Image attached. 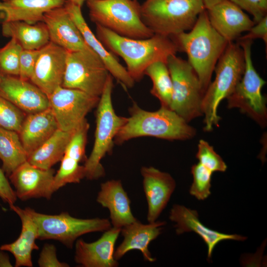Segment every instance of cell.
I'll return each mask as SVG.
<instances>
[{
  "label": "cell",
  "instance_id": "cell-1",
  "mask_svg": "<svg viewBox=\"0 0 267 267\" xmlns=\"http://www.w3.org/2000/svg\"><path fill=\"white\" fill-rule=\"evenodd\" d=\"M95 36L107 50L123 58L134 82L142 78L150 65L156 62L167 63L169 56L179 51L171 37L158 34L144 39H132L96 25Z\"/></svg>",
  "mask_w": 267,
  "mask_h": 267
},
{
  "label": "cell",
  "instance_id": "cell-2",
  "mask_svg": "<svg viewBox=\"0 0 267 267\" xmlns=\"http://www.w3.org/2000/svg\"><path fill=\"white\" fill-rule=\"evenodd\" d=\"M170 37L179 51L186 53L187 61L196 72L205 93L211 82L217 62L228 42L212 26L206 9L200 13L189 32Z\"/></svg>",
  "mask_w": 267,
  "mask_h": 267
},
{
  "label": "cell",
  "instance_id": "cell-3",
  "mask_svg": "<svg viewBox=\"0 0 267 267\" xmlns=\"http://www.w3.org/2000/svg\"><path fill=\"white\" fill-rule=\"evenodd\" d=\"M130 116L114 138L121 145L133 138L152 136L168 140H184L193 137L196 130L174 111L161 107L148 111L133 102Z\"/></svg>",
  "mask_w": 267,
  "mask_h": 267
},
{
  "label": "cell",
  "instance_id": "cell-4",
  "mask_svg": "<svg viewBox=\"0 0 267 267\" xmlns=\"http://www.w3.org/2000/svg\"><path fill=\"white\" fill-rule=\"evenodd\" d=\"M245 69L244 52L239 43L229 42L216 65L215 78L206 90L202 100L204 116V130L210 132L218 126L221 117L218 114L221 102L234 90Z\"/></svg>",
  "mask_w": 267,
  "mask_h": 267
},
{
  "label": "cell",
  "instance_id": "cell-5",
  "mask_svg": "<svg viewBox=\"0 0 267 267\" xmlns=\"http://www.w3.org/2000/svg\"><path fill=\"white\" fill-rule=\"evenodd\" d=\"M205 9L202 0H146L141 17L154 34L171 37L190 30Z\"/></svg>",
  "mask_w": 267,
  "mask_h": 267
},
{
  "label": "cell",
  "instance_id": "cell-6",
  "mask_svg": "<svg viewBox=\"0 0 267 267\" xmlns=\"http://www.w3.org/2000/svg\"><path fill=\"white\" fill-rule=\"evenodd\" d=\"M113 88V77L110 74L97 105L93 146L84 165L85 178L88 179H97L105 175L101 160L106 154L112 153L114 138L128 120L127 117L118 116L114 109Z\"/></svg>",
  "mask_w": 267,
  "mask_h": 267
},
{
  "label": "cell",
  "instance_id": "cell-7",
  "mask_svg": "<svg viewBox=\"0 0 267 267\" xmlns=\"http://www.w3.org/2000/svg\"><path fill=\"white\" fill-rule=\"evenodd\" d=\"M91 21L121 36L144 39L154 34L143 22L137 0H87Z\"/></svg>",
  "mask_w": 267,
  "mask_h": 267
},
{
  "label": "cell",
  "instance_id": "cell-8",
  "mask_svg": "<svg viewBox=\"0 0 267 267\" xmlns=\"http://www.w3.org/2000/svg\"><path fill=\"white\" fill-rule=\"evenodd\" d=\"M166 64L173 84L171 109L187 123L203 116L204 92L192 67L176 55L169 56Z\"/></svg>",
  "mask_w": 267,
  "mask_h": 267
},
{
  "label": "cell",
  "instance_id": "cell-9",
  "mask_svg": "<svg viewBox=\"0 0 267 267\" xmlns=\"http://www.w3.org/2000/svg\"><path fill=\"white\" fill-rule=\"evenodd\" d=\"M35 222L38 239L56 240L69 248L82 235L93 232H104L112 227L110 221L105 218L79 219L63 212L47 215L25 208Z\"/></svg>",
  "mask_w": 267,
  "mask_h": 267
},
{
  "label": "cell",
  "instance_id": "cell-10",
  "mask_svg": "<svg viewBox=\"0 0 267 267\" xmlns=\"http://www.w3.org/2000/svg\"><path fill=\"white\" fill-rule=\"evenodd\" d=\"M244 56L245 69L242 77L233 92L226 98L229 108H237L261 127L267 121L266 99L262 93L266 81L256 71L252 60L253 41H237Z\"/></svg>",
  "mask_w": 267,
  "mask_h": 267
},
{
  "label": "cell",
  "instance_id": "cell-11",
  "mask_svg": "<svg viewBox=\"0 0 267 267\" xmlns=\"http://www.w3.org/2000/svg\"><path fill=\"white\" fill-rule=\"evenodd\" d=\"M109 74L103 62L92 50L67 51L62 86L99 97Z\"/></svg>",
  "mask_w": 267,
  "mask_h": 267
},
{
  "label": "cell",
  "instance_id": "cell-12",
  "mask_svg": "<svg viewBox=\"0 0 267 267\" xmlns=\"http://www.w3.org/2000/svg\"><path fill=\"white\" fill-rule=\"evenodd\" d=\"M48 97L59 129L66 132L75 131L88 113L97 105L100 98L62 86Z\"/></svg>",
  "mask_w": 267,
  "mask_h": 267
},
{
  "label": "cell",
  "instance_id": "cell-13",
  "mask_svg": "<svg viewBox=\"0 0 267 267\" xmlns=\"http://www.w3.org/2000/svg\"><path fill=\"white\" fill-rule=\"evenodd\" d=\"M67 50L49 41L40 49L30 81L48 97L62 86L65 71Z\"/></svg>",
  "mask_w": 267,
  "mask_h": 267
},
{
  "label": "cell",
  "instance_id": "cell-14",
  "mask_svg": "<svg viewBox=\"0 0 267 267\" xmlns=\"http://www.w3.org/2000/svg\"><path fill=\"white\" fill-rule=\"evenodd\" d=\"M89 124L86 119L76 129L61 160L59 170L54 175L53 189L58 190L68 183H79L85 178L84 165Z\"/></svg>",
  "mask_w": 267,
  "mask_h": 267
},
{
  "label": "cell",
  "instance_id": "cell-15",
  "mask_svg": "<svg viewBox=\"0 0 267 267\" xmlns=\"http://www.w3.org/2000/svg\"><path fill=\"white\" fill-rule=\"evenodd\" d=\"M55 171L34 166L27 161L19 166L9 176L17 198L22 200L44 198L49 199L53 192Z\"/></svg>",
  "mask_w": 267,
  "mask_h": 267
},
{
  "label": "cell",
  "instance_id": "cell-16",
  "mask_svg": "<svg viewBox=\"0 0 267 267\" xmlns=\"http://www.w3.org/2000/svg\"><path fill=\"white\" fill-rule=\"evenodd\" d=\"M0 95L28 114L50 107L48 96L40 88L18 77L1 76Z\"/></svg>",
  "mask_w": 267,
  "mask_h": 267
},
{
  "label": "cell",
  "instance_id": "cell-17",
  "mask_svg": "<svg viewBox=\"0 0 267 267\" xmlns=\"http://www.w3.org/2000/svg\"><path fill=\"white\" fill-rule=\"evenodd\" d=\"M64 6L81 32L87 44L103 62L109 73L125 88H132L134 81L115 55L107 50L92 32L86 22L81 6L65 1Z\"/></svg>",
  "mask_w": 267,
  "mask_h": 267
},
{
  "label": "cell",
  "instance_id": "cell-18",
  "mask_svg": "<svg viewBox=\"0 0 267 267\" xmlns=\"http://www.w3.org/2000/svg\"><path fill=\"white\" fill-rule=\"evenodd\" d=\"M140 173L148 205L147 220L153 222L167 206L176 188V181L170 174L151 166L142 167Z\"/></svg>",
  "mask_w": 267,
  "mask_h": 267
},
{
  "label": "cell",
  "instance_id": "cell-19",
  "mask_svg": "<svg viewBox=\"0 0 267 267\" xmlns=\"http://www.w3.org/2000/svg\"><path fill=\"white\" fill-rule=\"evenodd\" d=\"M50 42L67 51L92 50L87 44L64 5L46 12L43 18Z\"/></svg>",
  "mask_w": 267,
  "mask_h": 267
},
{
  "label": "cell",
  "instance_id": "cell-20",
  "mask_svg": "<svg viewBox=\"0 0 267 267\" xmlns=\"http://www.w3.org/2000/svg\"><path fill=\"white\" fill-rule=\"evenodd\" d=\"M121 228L112 227L103 232L96 241L88 243L82 239L75 244L74 260L84 267H117L114 258V247Z\"/></svg>",
  "mask_w": 267,
  "mask_h": 267
},
{
  "label": "cell",
  "instance_id": "cell-21",
  "mask_svg": "<svg viewBox=\"0 0 267 267\" xmlns=\"http://www.w3.org/2000/svg\"><path fill=\"white\" fill-rule=\"evenodd\" d=\"M169 219L176 222L175 227L178 235L188 232H194L205 242L208 248V259L212 258L216 245L223 240L245 241L247 237L239 234H229L220 232L208 228L199 221L197 211L183 205H173L170 212Z\"/></svg>",
  "mask_w": 267,
  "mask_h": 267
},
{
  "label": "cell",
  "instance_id": "cell-22",
  "mask_svg": "<svg viewBox=\"0 0 267 267\" xmlns=\"http://www.w3.org/2000/svg\"><path fill=\"white\" fill-rule=\"evenodd\" d=\"M206 10L212 26L228 43L237 40L242 33L249 31L255 24L229 0H224Z\"/></svg>",
  "mask_w": 267,
  "mask_h": 267
},
{
  "label": "cell",
  "instance_id": "cell-23",
  "mask_svg": "<svg viewBox=\"0 0 267 267\" xmlns=\"http://www.w3.org/2000/svg\"><path fill=\"white\" fill-rule=\"evenodd\" d=\"M165 221H155L143 224L137 220L121 228L123 242L114 251V258L118 261L127 252L133 250L140 251L145 261L154 262L156 259L152 257L148 249L150 243L161 233Z\"/></svg>",
  "mask_w": 267,
  "mask_h": 267
},
{
  "label": "cell",
  "instance_id": "cell-24",
  "mask_svg": "<svg viewBox=\"0 0 267 267\" xmlns=\"http://www.w3.org/2000/svg\"><path fill=\"white\" fill-rule=\"evenodd\" d=\"M96 201L108 209L112 227L121 228L136 220L131 211L130 199L120 180L112 179L102 183Z\"/></svg>",
  "mask_w": 267,
  "mask_h": 267
},
{
  "label": "cell",
  "instance_id": "cell-25",
  "mask_svg": "<svg viewBox=\"0 0 267 267\" xmlns=\"http://www.w3.org/2000/svg\"><path fill=\"white\" fill-rule=\"evenodd\" d=\"M58 129L57 121L50 107L42 111L28 114L18 133L28 156Z\"/></svg>",
  "mask_w": 267,
  "mask_h": 267
},
{
  "label": "cell",
  "instance_id": "cell-26",
  "mask_svg": "<svg viewBox=\"0 0 267 267\" xmlns=\"http://www.w3.org/2000/svg\"><path fill=\"white\" fill-rule=\"evenodd\" d=\"M9 206L21 219V231L15 241L1 245L0 249L12 254L15 259L16 267H31L33 266L32 251L39 249V247L36 244V240L38 239L37 225L25 209H21L14 204Z\"/></svg>",
  "mask_w": 267,
  "mask_h": 267
},
{
  "label": "cell",
  "instance_id": "cell-27",
  "mask_svg": "<svg viewBox=\"0 0 267 267\" xmlns=\"http://www.w3.org/2000/svg\"><path fill=\"white\" fill-rule=\"evenodd\" d=\"M65 0H11L0 2V18L4 21H22L33 24L43 22L47 11L63 6Z\"/></svg>",
  "mask_w": 267,
  "mask_h": 267
},
{
  "label": "cell",
  "instance_id": "cell-28",
  "mask_svg": "<svg viewBox=\"0 0 267 267\" xmlns=\"http://www.w3.org/2000/svg\"><path fill=\"white\" fill-rule=\"evenodd\" d=\"M1 32L3 36L14 39L24 49H40L50 41L44 22L33 24L22 21L2 22Z\"/></svg>",
  "mask_w": 267,
  "mask_h": 267
},
{
  "label": "cell",
  "instance_id": "cell-29",
  "mask_svg": "<svg viewBox=\"0 0 267 267\" xmlns=\"http://www.w3.org/2000/svg\"><path fill=\"white\" fill-rule=\"evenodd\" d=\"M75 131L66 132L58 129L49 138L28 156L27 161L31 165L42 169L51 168L61 160Z\"/></svg>",
  "mask_w": 267,
  "mask_h": 267
},
{
  "label": "cell",
  "instance_id": "cell-30",
  "mask_svg": "<svg viewBox=\"0 0 267 267\" xmlns=\"http://www.w3.org/2000/svg\"><path fill=\"white\" fill-rule=\"evenodd\" d=\"M27 158L19 134L0 127V159L3 172L9 176Z\"/></svg>",
  "mask_w": 267,
  "mask_h": 267
},
{
  "label": "cell",
  "instance_id": "cell-31",
  "mask_svg": "<svg viewBox=\"0 0 267 267\" xmlns=\"http://www.w3.org/2000/svg\"><path fill=\"white\" fill-rule=\"evenodd\" d=\"M144 75L148 76L152 82L151 94L159 99L161 107L171 109L173 84L167 64L154 62L146 69Z\"/></svg>",
  "mask_w": 267,
  "mask_h": 267
},
{
  "label": "cell",
  "instance_id": "cell-32",
  "mask_svg": "<svg viewBox=\"0 0 267 267\" xmlns=\"http://www.w3.org/2000/svg\"><path fill=\"white\" fill-rule=\"evenodd\" d=\"M23 49L13 38L0 48V76L19 77L20 56Z\"/></svg>",
  "mask_w": 267,
  "mask_h": 267
},
{
  "label": "cell",
  "instance_id": "cell-33",
  "mask_svg": "<svg viewBox=\"0 0 267 267\" xmlns=\"http://www.w3.org/2000/svg\"><path fill=\"white\" fill-rule=\"evenodd\" d=\"M193 182L189 189L190 194L199 200H203L211 194L212 172L198 163L191 169Z\"/></svg>",
  "mask_w": 267,
  "mask_h": 267
},
{
  "label": "cell",
  "instance_id": "cell-34",
  "mask_svg": "<svg viewBox=\"0 0 267 267\" xmlns=\"http://www.w3.org/2000/svg\"><path fill=\"white\" fill-rule=\"evenodd\" d=\"M25 113L0 95V127L19 133Z\"/></svg>",
  "mask_w": 267,
  "mask_h": 267
},
{
  "label": "cell",
  "instance_id": "cell-35",
  "mask_svg": "<svg viewBox=\"0 0 267 267\" xmlns=\"http://www.w3.org/2000/svg\"><path fill=\"white\" fill-rule=\"evenodd\" d=\"M196 157L199 163L212 173L224 172L227 169V165L222 158L212 146L203 139L199 140Z\"/></svg>",
  "mask_w": 267,
  "mask_h": 267
},
{
  "label": "cell",
  "instance_id": "cell-36",
  "mask_svg": "<svg viewBox=\"0 0 267 267\" xmlns=\"http://www.w3.org/2000/svg\"><path fill=\"white\" fill-rule=\"evenodd\" d=\"M40 52V49L22 50L20 56V72L18 77L23 80L30 81Z\"/></svg>",
  "mask_w": 267,
  "mask_h": 267
},
{
  "label": "cell",
  "instance_id": "cell-37",
  "mask_svg": "<svg viewBox=\"0 0 267 267\" xmlns=\"http://www.w3.org/2000/svg\"><path fill=\"white\" fill-rule=\"evenodd\" d=\"M251 14L257 23L267 16V0H229Z\"/></svg>",
  "mask_w": 267,
  "mask_h": 267
},
{
  "label": "cell",
  "instance_id": "cell-38",
  "mask_svg": "<svg viewBox=\"0 0 267 267\" xmlns=\"http://www.w3.org/2000/svg\"><path fill=\"white\" fill-rule=\"evenodd\" d=\"M41 267H68L69 265L60 262L56 256V248L52 244H45L38 261Z\"/></svg>",
  "mask_w": 267,
  "mask_h": 267
},
{
  "label": "cell",
  "instance_id": "cell-39",
  "mask_svg": "<svg viewBox=\"0 0 267 267\" xmlns=\"http://www.w3.org/2000/svg\"><path fill=\"white\" fill-rule=\"evenodd\" d=\"M267 16L256 23L250 30L248 33L240 36L237 41L244 40L253 41L256 39H262L267 45Z\"/></svg>",
  "mask_w": 267,
  "mask_h": 267
},
{
  "label": "cell",
  "instance_id": "cell-40",
  "mask_svg": "<svg viewBox=\"0 0 267 267\" xmlns=\"http://www.w3.org/2000/svg\"><path fill=\"white\" fill-rule=\"evenodd\" d=\"M0 197L9 206L15 202L17 196L15 191L11 187L4 173L0 168Z\"/></svg>",
  "mask_w": 267,
  "mask_h": 267
},
{
  "label": "cell",
  "instance_id": "cell-41",
  "mask_svg": "<svg viewBox=\"0 0 267 267\" xmlns=\"http://www.w3.org/2000/svg\"><path fill=\"white\" fill-rule=\"evenodd\" d=\"M0 267H12L8 256L0 252Z\"/></svg>",
  "mask_w": 267,
  "mask_h": 267
},
{
  "label": "cell",
  "instance_id": "cell-42",
  "mask_svg": "<svg viewBox=\"0 0 267 267\" xmlns=\"http://www.w3.org/2000/svg\"><path fill=\"white\" fill-rule=\"evenodd\" d=\"M223 0H202L206 9L212 7Z\"/></svg>",
  "mask_w": 267,
  "mask_h": 267
},
{
  "label": "cell",
  "instance_id": "cell-43",
  "mask_svg": "<svg viewBox=\"0 0 267 267\" xmlns=\"http://www.w3.org/2000/svg\"><path fill=\"white\" fill-rule=\"evenodd\" d=\"M65 1L70 2L76 5H79L81 7L82 6L84 2L87 0H65Z\"/></svg>",
  "mask_w": 267,
  "mask_h": 267
},
{
  "label": "cell",
  "instance_id": "cell-44",
  "mask_svg": "<svg viewBox=\"0 0 267 267\" xmlns=\"http://www.w3.org/2000/svg\"><path fill=\"white\" fill-rule=\"evenodd\" d=\"M10 0H1V1L6 2V1H8Z\"/></svg>",
  "mask_w": 267,
  "mask_h": 267
},
{
  "label": "cell",
  "instance_id": "cell-45",
  "mask_svg": "<svg viewBox=\"0 0 267 267\" xmlns=\"http://www.w3.org/2000/svg\"><path fill=\"white\" fill-rule=\"evenodd\" d=\"M0 78H1V76H0Z\"/></svg>",
  "mask_w": 267,
  "mask_h": 267
}]
</instances>
